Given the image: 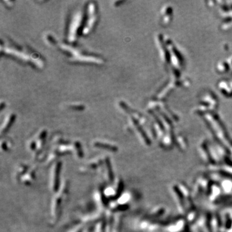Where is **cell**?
<instances>
[{"mask_svg":"<svg viewBox=\"0 0 232 232\" xmlns=\"http://www.w3.org/2000/svg\"><path fill=\"white\" fill-rule=\"evenodd\" d=\"M76 16L74 17L73 21L72 22L71 25V28H70L69 30V34H68V38L69 40L71 41H73L75 40L76 38V30H77V28H78L79 25H80V23L81 20V14L78 12L75 15Z\"/></svg>","mask_w":232,"mask_h":232,"instance_id":"8992f818","label":"cell"},{"mask_svg":"<svg viewBox=\"0 0 232 232\" xmlns=\"http://www.w3.org/2000/svg\"><path fill=\"white\" fill-rule=\"evenodd\" d=\"M94 146L97 148H105L107 150H110L112 152H115L118 150V148L115 146H114L112 145H110L109 143H103V142H96L94 143Z\"/></svg>","mask_w":232,"mask_h":232,"instance_id":"ba28073f","label":"cell"},{"mask_svg":"<svg viewBox=\"0 0 232 232\" xmlns=\"http://www.w3.org/2000/svg\"><path fill=\"white\" fill-rule=\"evenodd\" d=\"M61 162H55L51 168L50 174V186L53 192H57L60 187V174H61Z\"/></svg>","mask_w":232,"mask_h":232,"instance_id":"7a4b0ae2","label":"cell"},{"mask_svg":"<svg viewBox=\"0 0 232 232\" xmlns=\"http://www.w3.org/2000/svg\"><path fill=\"white\" fill-rule=\"evenodd\" d=\"M69 184L68 182H64L62 187L59 188L56 195L52 199L51 204V221L56 222L61 214L63 202L65 200L68 193Z\"/></svg>","mask_w":232,"mask_h":232,"instance_id":"6da1fadb","label":"cell"},{"mask_svg":"<svg viewBox=\"0 0 232 232\" xmlns=\"http://www.w3.org/2000/svg\"><path fill=\"white\" fill-rule=\"evenodd\" d=\"M17 175L23 184H30L35 179V170L27 165H21L18 168Z\"/></svg>","mask_w":232,"mask_h":232,"instance_id":"3957f363","label":"cell"},{"mask_svg":"<svg viewBox=\"0 0 232 232\" xmlns=\"http://www.w3.org/2000/svg\"><path fill=\"white\" fill-rule=\"evenodd\" d=\"M83 224H80L78 226H77L75 229H74L73 230H71V232H81L83 230Z\"/></svg>","mask_w":232,"mask_h":232,"instance_id":"30bf717a","label":"cell"},{"mask_svg":"<svg viewBox=\"0 0 232 232\" xmlns=\"http://www.w3.org/2000/svg\"><path fill=\"white\" fill-rule=\"evenodd\" d=\"M123 188V184L121 180L118 179L115 180V183L114 185L106 188L103 191L106 197H109L110 199H116L119 196L120 192H121Z\"/></svg>","mask_w":232,"mask_h":232,"instance_id":"277c9868","label":"cell"},{"mask_svg":"<svg viewBox=\"0 0 232 232\" xmlns=\"http://www.w3.org/2000/svg\"><path fill=\"white\" fill-rule=\"evenodd\" d=\"M13 120H14L13 115H10L8 118L6 119L5 121V123H3V125L2 127V133L7 131V130L8 129L9 127H10L11 124H12Z\"/></svg>","mask_w":232,"mask_h":232,"instance_id":"9c48e42d","label":"cell"},{"mask_svg":"<svg viewBox=\"0 0 232 232\" xmlns=\"http://www.w3.org/2000/svg\"><path fill=\"white\" fill-rule=\"evenodd\" d=\"M46 133L45 132H42L40 133L39 136L38 137V140L32 141L30 143L29 145V148L30 150H32L35 154H38V153L43 148V146L44 145V139L45 138Z\"/></svg>","mask_w":232,"mask_h":232,"instance_id":"52a82bcc","label":"cell"},{"mask_svg":"<svg viewBox=\"0 0 232 232\" xmlns=\"http://www.w3.org/2000/svg\"><path fill=\"white\" fill-rule=\"evenodd\" d=\"M95 8V5L94 3H91L90 5H89V11H88V13H89V20H87L85 27L84 29H83V33L85 34L89 33L96 21Z\"/></svg>","mask_w":232,"mask_h":232,"instance_id":"5b68a950","label":"cell"}]
</instances>
